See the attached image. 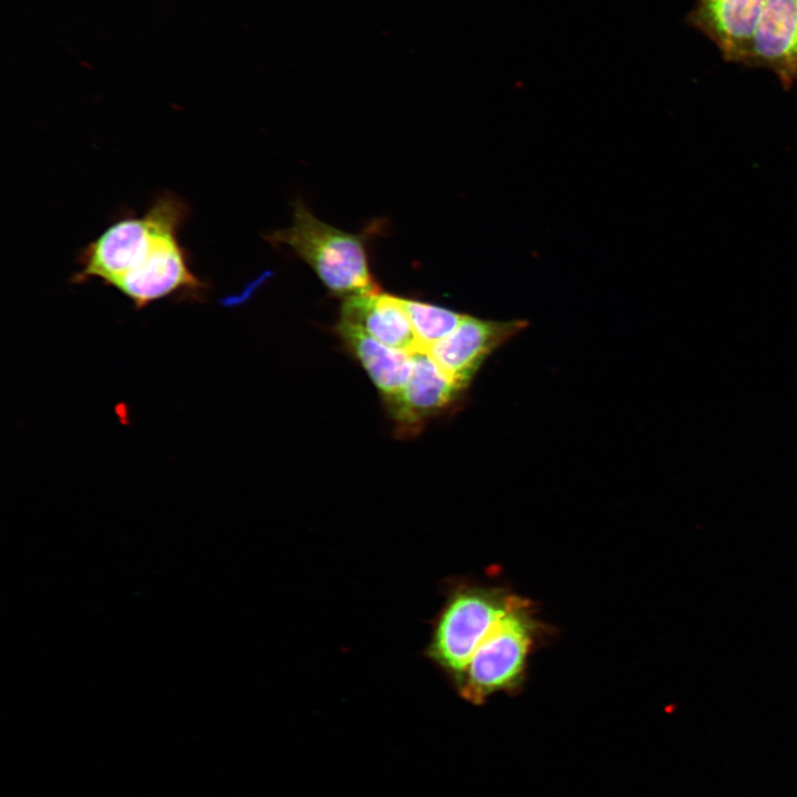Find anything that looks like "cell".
Here are the masks:
<instances>
[{
  "label": "cell",
  "mask_w": 797,
  "mask_h": 797,
  "mask_svg": "<svg viewBox=\"0 0 797 797\" xmlns=\"http://www.w3.org/2000/svg\"><path fill=\"white\" fill-rule=\"evenodd\" d=\"M745 65L772 71L786 90L797 83V0H766Z\"/></svg>",
  "instance_id": "cell-8"
},
{
  "label": "cell",
  "mask_w": 797,
  "mask_h": 797,
  "mask_svg": "<svg viewBox=\"0 0 797 797\" xmlns=\"http://www.w3.org/2000/svg\"><path fill=\"white\" fill-rule=\"evenodd\" d=\"M464 391L427 352L412 353V370L402 391L385 404L400 435H414L434 416L451 408Z\"/></svg>",
  "instance_id": "cell-6"
},
{
  "label": "cell",
  "mask_w": 797,
  "mask_h": 797,
  "mask_svg": "<svg viewBox=\"0 0 797 797\" xmlns=\"http://www.w3.org/2000/svg\"><path fill=\"white\" fill-rule=\"evenodd\" d=\"M766 0H695L684 21L726 62L745 65Z\"/></svg>",
  "instance_id": "cell-7"
},
{
  "label": "cell",
  "mask_w": 797,
  "mask_h": 797,
  "mask_svg": "<svg viewBox=\"0 0 797 797\" xmlns=\"http://www.w3.org/2000/svg\"><path fill=\"white\" fill-rule=\"evenodd\" d=\"M337 332L385 402L402 391L411 374L412 353L387 346L359 328L341 321L337 324Z\"/></svg>",
  "instance_id": "cell-10"
},
{
  "label": "cell",
  "mask_w": 797,
  "mask_h": 797,
  "mask_svg": "<svg viewBox=\"0 0 797 797\" xmlns=\"http://www.w3.org/2000/svg\"><path fill=\"white\" fill-rule=\"evenodd\" d=\"M515 596L501 587L474 583H458L449 590L434 621L426 656L451 679L454 686Z\"/></svg>",
  "instance_id": "cell-4"
},
{
  "label": "cell",
  "mask_w": 797,
  "mask_h": 797,
  "mask_svg": "<svg viewBox=\"0 0 797 797\" xmlns=\"http://www.w3.org/2000/svg\"><path fill=\"white\" fill-rule=\"evenodd\" d=\"M401 303L411 322L418 351L431 346L451 334L463 319L449 309L401 298Z\"/></svg>",
  "instance_id": "cell-11"
},
{
  "label": "cell",
  "mask_w": 797,
  "mask_h": 797,
  "mask_svg": "<svg viewBox=\"0 0 797 797\" xmlns=\"http://www.w3.org/2000/svg\"><path fill=\"white\" fill-rule=\"evenodd\" d=\"M525 327L520 320L493 321L464 315L451 334L426 352L453 383L465 390L486 358Z\"/></svg>",
  "instance_id": "cell-5"
},
{
  "label": "cell",
  "mask_w": 797,
  "mask_h": 797,
  "mask_svg": "<svg viewBox=\"0 0 797 797\" xmlns=\"http://www.w3.org/2000/svg\"><path fill=\"white\" fill-rule=\"evenodd\" d=\"M188 215L182 197L161 194L142 216L116 220L82 249L73 282L99 279L136 309L174 294L201 293L205 284L179 240Z\"/></svg>",
  "instance_id": "cell-1"
},
{
  "label": "cell",
  "mask_w": 797,
  "mask_h": 797,
  "mask_svg": "<svg viewBox=\"0 0 797 797\" xmlns=\"http://www.w3.org/2000/svg\"><path fill=\"white\" fill-rule=\"evenodd\" d=\"M340 321L354 325L379 342L405 352L418 351L401 298L380 291L344 299Z\"/></svg>",
  "instance_id": "cell-9"
},
{
  "label": "cell",
  "mask_w": 797,
  "mask_h": 797,
  "mask_svg": "<svg viewBox=\"0 0 797 797\" xmlns=\"http://www.w3.org/2000/svg\"><path fill=\"white\" fill-rule=\"evenodd\" d=\"M545 631L532 602L516 594L474 652L455 686L460 697L479 705L496 693L520 691L529 655Z\"/></svg>",
  "instance_id": "cell-2"
},
{
  "label": "cell",
  "mask_w": 797,
  "mask_h": 797,
  "mask_svg": "<svg viewBox=\"0 0 797 797\" xmlns=\"http://www.w3.org/2000/svg\"><path fill=\"white\" fill-rule=\"evenodd\" d=\"M267 240L287 246L307 262L328 290L344 299L380 291L370 271L365 237L318 219L304 205L293 204V221Z\"/></svg>",
  "instance_id": "cell-3"
}]
</instances>
